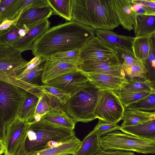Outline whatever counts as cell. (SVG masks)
Here are the masks:
<instances>
[{"label": "cell", "instance_id": "obj_8", "mask_svg": "<svg viewBox=\"0 0 155 155\" xmlns=\"http://www.w3.org/2000/svg\"><path fill=\"white\" fill-rule=\"evenodd\" d=\"M29 122L20 119L18 116L6 126L3 143L4 146V155H17L27 134Z\"/></svg>", "mask_w": 155, "mask_h": 155}, {"label": "cell", "instance_id": "obj_42", "mask_svg": "<svg viewBox=\"0 0 155 155\" xmlns=\"http://www.w3.org/2000/svg\"><path fill=\"white\" fill-rule=\"evenodd\" d=\"M49 6L47 0H23L19 11L20 14L24 10L31 8Z\"/></svg>", "mask_w": 155, "mask_h": 155}, {"label": "cell", "instance_id": "obj_34", "mask_svg": "<svg viewBox=\"0 0 155 155\" xmlns=\"http://www.w3.org/2000/svg\"><path fill=\"white\" fill-rule=\"evenodd\" d=\"M114 49L123 71L139 61L135 58L132 51L118 47L114 48Z\"/></svg>", "mask_w": 155, "mask_h": 155}, {"label": "cell", "instance_id": "obj_13", "mask_svg": "<svg viewBox=\"0 0 155 155\" xmlns=\"http://www.w3.org/2000/svg\"><path fill=\"white\" fill-rule=\"evenodd\" d=\"M79 64L64 60L48 58L43 66L41 81L44 84L48 81L69 72L79 69Z\"/></svg>", "mask_w": 155, "mask_h": 155}, {"label": "cell", "instance_id": "obj_22", "mask_svg": "<svg viewBox=\"0 0 155 155\" xmlns=\"http://www.w3.org/2000/svg\"><path fill=\"white\" fill-rule=\"evenodd\" d=\"M100 137L92 130L81 141L79 148L73 155H95L99 153L103 150Z\"/></svg>", "mask_w": 155, "mask_h": 155}, {"label": "cell", "instance_id": "obj_30", "mask_svg": "<svg viewBox=\"0 0 155 155\" xmlns=\"http://www.w3.org/2000/svg\"><path fill=\"white\" fill-rule=\"evenodd\" d=\"M150 46V37H135L132 51L135 58L144 63L148 57Z\"/></svg>", "mask_w": 155, "mask_h": 155}, {"label": "cell", "instance_id": "obj_36", "mask_svg": "<svg viewBox=\"0 0 155 155\" xmlns=\"http://www.w3.org/2000/svg\"><path fill=\"white\" fill-rule=\"evenodd\" d=\"M152 92L144 91L115 93L118 96L124 108L128 105L144 98Z\"/></svg>", "mask_w": 155, "mask_h": 155}, {"label": "cell", "instance_id": "obj_12", "mask_svg": "<svg viewBox=\"0 0 155 155\" xmlns=\"http://www.w3.org/2000/svg\"><path fill=\"white\" fill-rule=\"evenodd\" d=\"M89 81L88 75L78 69L56 77L45 84L54 86L71 96Z\"/></svg>", "mask_w": 155, "mask_h": 155}, {"label": "cell", "instance_id": "obj_26", "mask_svg": "<svg viewBox=\"0 0 155 155\" xmlns=\"http://www.w3.org/2000/svg\"><path fill=\"white\" fill-rule=\"evenodd\" d=\"M153 112L139 110H125L121 127L142 124L152 120Z\"/></svg>", "mask_w": 155, "mask_h": 155}, {"label": "cell", "instance_id": "obj_17", "mask_svg": "<svg viewBox=\"0 0 155 155\" xmlns=\"http://www.w3.org/2000/svg\"><path fill=\"white\" fill-rule=\"evenodd\" d=\"M95 34L97 37L113 49L118 47L132 51L135 37L120 35L107 30H96Z\"/></svg>", "mask_w": 155, "mask_h": 155}, {"label": "cell", "instance_id": "obj_20", "mask_svg": "<svg viewBox=\"0 0 155 155\" xmlns=\"http://www.w3.org/2000/svg\"><path fill=\"white\" fill-rule=\"evenodd\" d=\"M41 119L56 126L73 130L76 123L64 108L52 110L43 115Z\"/></svg>", "mask_w": 155, "mask_h": 155}, {"label": "cell", "instance_id": "obj_44", "mask_svg": "<svg viewBox=\"0 0 155 155\" xmlns=\"http://www.w3.org/2000/svg\"><path fill=\"white\" fill-rule=\"evenodd\" d=\"M46 60L39 56H35L30 61L26 68L17 76L23 75L37 67Z\"/></svg>", "mask_w": 155, "mask_h": 155}, {"label": "cell", "instance_id": "obj_40", "mask_svg": "<svg viewBox=\"0 0 155 155\" xmlns=\"http://www.w3.org/2000/svg\"><path fill=\"white\" fill-rule=\"evenodd\" d=\"M121 126L117 124L109 123L99 119V121L93 130L101 137L109 133L120 130Z\"/></svg>", "mask_w": 155, "mask_h": 155}, {"label": "cell", "instance_id": "obj_27", "mask_svg": "<svg viewBox=\"0 0 155 155\" xmlns=\"http://www.w3.org/2000/svg\"><path fill=\"white\" fill-rule=\"evenodd\" d=\"M23 0H0V23L18 18Z\"/></svg>", "mask_w": 155, "mask_h": 155}, {"label": "cell", "instance_id": "obj_15", "mask_svg": "<svg viewBox=\"0 0 155 155\" xmlns=\"http://www.w3.org/2000/svg\"><path fill=\"white\" fill-rule=\"evenodd\" d=\"M50 24V22L47 19L32 26L24 36L18 39L12 46L23 52L31 50L35 42L49 29Z\"/></svg>", "mask_w": 155, "mask_h": 155}, {"label": "cell", "instance_id": "obj_9", "mask_svg": "<svg viewBox=\"0 0 155 155\" xmlns=\"http://www.w3.org/2000/svg\"><path fill=\"white\" fill-rule=\"evenodd\" d=\"M23 51L12 45H0V72L18 75L29 61L22 57Z\"/></svg>", "mask_w": 155, "mask_h": 155}, {"label": "cell", "instance_id": "obj_1", "mask_svg": "<svg viewBox=\"0 0 155 155\" xmlns=\"http://www.w3.org/2000/svg\"><path fill=\"white\" fill-rule=\"evenodd\" d=\"M95 30L75 21L49 28L34 43L35 56L46 60L58 53L80 49L94 36Z\"/></svg>", "mask_w": 155, "mask_h": 155}, {"label": "cell", "instance_id": "obj_32", "mask_svg": "<svg viewBox=\"0 0 155 155\" xmlns=\"http://www.w3.org/2000/svg\"><path fill=\"white\" fill-rule=\"evenodd\" d=\"M150 49L147 59L143 63L147 71V79L155 90V38L150 37Z\"/></svg>", "mask_w": 155, "mask_h": 155}, {"label": "cell", "instance_id": "obj_24", "mask_svg": "<svg viewBox=\"0 0 155 155\" xmlns=\"http://www.w3.org/2000/svg\"><path fill=\"white\" fill-rule=\"evenodd\" d=\"M133 29L135 38L150 37L155 33V16L138 15Z\"/></svg>", "mask_w": 155, "mask_h": 155}, {"label": "cell", "instance_id": "obj_23", "mask_svg": "<svg viewBox=\"0 0 155 155\" xmlns=\"http://www.w3.org/2000/svg\"><path fill=\"white\" fill-rule=\"evenodd\" d=\"M123 133L144 139H155V119L137 125L121 127Z\"/></svg>", "mask_w": 155, "mask_h": 155}, {"label": "cell", "instance_id": "obj_18", "mask_svg": "<svg viewBox=\"0 0 155 155\" xmlns=\"http://www.w3.org/2000/svg\"><path fill=\"white\" fill-rule=\"evenodd\" d=\"M81 143V141L74 136L55 146L25 155H73L78 149Z\"/></svg>", "mask_w": 155, "mask_h": 155}, {"label": "cell", "instance_id": "obj_45", "mask_svg": "<svg viewBox=\"0 0 155 155\" xmlns=\"http://www.w3.org/2000/svg\"><path fill=\"white\" fill-rule=\"evenodd\" d=\"M133 10L138 15H146V13L142 7L135 2L134 0H130Z\"/></svg>", "mask_w": 155, "mask_h": 155}, {"label": "cell", "instance_id": "obj_50", "mask_svg": "<svg viewBox=\"0 0 155 155\" xmlns=\"http://www.w3.org/2000/svg\"><path fill=\"white\" fill-rule=\"evenodd\" d=\"M152 120L155 119V111L153 112V114L152 116Z\"/></svg>", "mask_w": 155, "mask_h": 155}, {"label": "cell", "instance_id": "obj_19", "mask_svg": "<svg viewBox=\"0 0 155 155\" xmlns=\"http://www.w3.org/2000/svg\"><path fill=\"white\" fill-rule=\"evenodd\" d=\"M87 74L89 81L101 90L117 91L123 83L127 79L126 78L107 74L97 73Z\"/></svg>", "mask_w": 155, "mask_h": 155}, {"label": "cell", "instance_id": "obj_6", "mask_svg": "<svg viewBox=\"0 0 155 155\" xmlns=\"http://www.w3.org/2000/svg\"><path fill=\"white\" fill-rule=\"evenodd\" d=\"M100 143L101 147L105 150L155 154V139L142 138L117 130L101 137Z\"/></svg>", "mask_w": 155, "mask_h": 155}, {"label": "cell", "instance_id": "obj_51", "mask_svg": "<svg viewBox=\"0 0 155 155\" xmlns=\"http://www.w3.org/2000/svg\"><path fill=\"white\" fill-rule=\"evenodd\" d=\"M151 36L155 38V33Z\"/></svg>", "mask_w": 155, "mask_h": 155}, {"label": "cell", "instance_id": "obj_5", "mask_svg": "<svg viewBox=\"0 0 155 155\" xmlns=\"http://www.w3.org/2000/svg\"><path fill=\"white\" fill-rule=\"evenodd\" d=\"M27 92L0 81V141H3L7 125L18 116Z\"/></svg>", "mask_w": 155, "mask_h": 155}, {"label": "cell", "instance_id": "obj_31", "mask_svg": "<svg viewBox=\"0 0 155 155\" xmlns=\"http://www.w3.org/2000/svg\"><path fill=\"white\" fill-rule=\"evenodd\" d=\"M39 98L35 114L42 117L51 110L58 108H65V106L49 94L43 92Z\"/></svg>", "mask_w": 155, "mask_h": 155}, {"label": "cell", "instance_id": "obj_21", "mask_svg": "<svg viewBox=\"0 0 155 155\" xmlns=\"http://www.w3.org/2000/svg\"><path fill=\"white\" fill-rule=\"evenodd\" d=\"M15 74L0 72V81L22 89L28 93L40 97L42 96V85L27 83L19 79Z\"/></svg>", "mask_w": 155, "mask_h": 155}, {"label": "cell", "instance_id": "obj_38", "mask_svg": "<svg viewBox=\"0 0 155 155\" xmlns=\"http://www.w3.org/2000/svg\"><path fill=\"white\" fill-rule=\"evenodd\" d=\"M124 71L125 75L130 78H139L147 79V70L143 64L140 61H138Z\"/></svg>", "mask_w": 155, "mask_h": 155}, {"label": "cell", "instance_id": "obj_4", "mask_svg": "<svg viewBox=\"0 0 155 155\" xmlns=\"http://www.w3.org/2000/svg\"><path fill=\"white\" fill-rule=\"evenodd\" d=\"M101 91L88 81L70 96L64 106L66 111L76 122L94 120Z\"/></svg>", "mask_w": 155, "mask_h": 155}, {"label": "cell", "instance_id": "obj_25", "mask_svg": "<svg viewBox=\"0 0 155 155\" xmlns=\"http://www.w3.org/2000/svg\"><path fill=\"white\" fill-rule=\"evenodd\" d=\"M114 91L115 93L144 91L153 92L155 91V90L147 79L135 78L127 79L118 90Z\"/></svg>", "mask_w": 155, "mask_h": 155}, {"label": "cell", "instance_id": "obj_10", "mask_svg": "<svg viewBox=\"0 0 155 155\" xmlns=\"http://www.w3.org/2000/svg\"><path fill=\"white\" fill-rule=\"evenodd\" d=\"M116 55L115 50L97 37L89 40L80 49V59L82 62L110 59Z\"/></svg>", "mask_w": 155, "mask_h": 155}, {"label": "cell", "instance_id": "obj_16", "mask_svg": "<svg viewBox=\"0 0 155 155\" xmlns=\"http://www.w3.org/2000/svg\"><path fill=\"white\" fill-rule=\"evenodd\" d=\"M115 10L120 25L129 31L133 29L137 14L133 10L130 0H114Z\"/></svg>", "mask_w": 155, "mask_h": 155}, {"label": "cell", "instance_id": "obj_3", "mask_svg": "<svg viewBox=\"0 0 155 155\" xmlns=\"http://www.w3.org/2000/svg\"><path fill=\"white\" fill-rule=\"evenodd\" d=\"M29 122V127L17 155H25L55 146L75 136L73 130L41 119Z\"/></svg>", "mask_w": 155, "mask_h": 155}, {"label": "cell", "instance_id": "obj_41", "mask_svg": "<svg viewBox=\"0 0 155 155\" xmlns=\"http://www.w3.org/2000/svg\"><path fill=\"white\" fill-rule=\"evenodd\" d=\"M43 71V67L39 66L23 75L17 77L27 83L36 84V81L40 78H41Z\"/></svg>", "mask_w": 155, "mask_h": 155}, {"label": "cell", "instance_id": "obj_11", "mask_svg": "<svg viewBox=\"0 0 155 155\" xmlns=\"http://www.w3.org/2000/svg\"><path fill=\"white\" fill-rule=\"evenodd\" d=\"M79 69L87 74H104L126 78V75L116 55L104 60L83 62Z\"/></svg>", "mask_w": 155, "mask_h": 155}, {"label": "cell", "instance_id": "obj_49", "mask_svg": "<svg viewBox=\"0 0 155 155\" xmlns=\"http://www.w3.org/2000/svg\"><path fill=\"white\" fill-rule=\"evenodd\" d=\"M112 150H105L103 149L99 153L95 155H109Z\"/></svg>", "mask_w": 155, "mask_h": 155}, {"label": "cell", "instance_id": "obj_43", "mask_svg": "<svg viewBox=\"0 0 155 155\" xmlns=\"http://www.w3.org/2000/svg\"><path fill=\"white\" fill-rule=\"evenodd\" d=\"M140 5L146 13V15L155 16V0H134Z\"/></svg>", "mask_w": 155, "mask_h": 155}, {"label": "cell", "instance_id": "obj_35", "mask_svg": "<svg viewBox=\"0 0 155 155\" xmlns=\"http://www.w3.org/2000/svg\"><path fill=\"white\" fill-rule=\"evenodd\" d=\"M20 28L15 23L7 29L0 31V45H12L20 38Z\"/></svg>", "mask_w": 155, "mask_h": 155}, {"label": "cell", "instance_id": "obj_39", "mask_svg": "<svg viewBox=\"0 0 155 155\" xmlns=\"http://www.w3.org/2000/svg\"><path fill=\"white\" fill-rule=\"evenodd\" d=\"M79 54L80 49H77L58 53L49 58L64 60L80 64L82 61L80 59Z\"/></svg>", "mask_w": 155, "mask_h": 155}, {"label": "cell", "instance_id": "obj_7", "mask_svg": "<svg viewBox=\"0 0 155 155\" xmlns=\"http://www.w3.org/2000/svg\"><path fill=\"white\" fill-rule=\"evenodd\" d=\"M124 111L118 96L113 91L101 90L94 112L95 118L117 124L122 120Z\"/></svg>", "mask_w": 155, "mask_h": 155}, {"label": "cell", "instance_id": "obj_37", "mask_svg": "<svg viewBox=\"0 0 155 155\" xmlns=\"http://www.w3.org/2000/svg\"><path fill=\"white\" fill-rule=\"evenodd\" d=\"M42 91L51 96L64 106L70 97V95L61 90L46 84L42 85Z\"/></svg>", "mask_w": 155, "mask_h": 155}, {"label": "cell", "instance_id": "obj_2", "mask_svg": "<svg viewBox=\"0 0 155 155\" xmlns=\"http://www.w3.org/2000/svg\"><path fill=\"white\" fill-rule=\"evenodd\" d=\"M72 20L95 30H112L120 25L114 0H74Z\"/></svg>", "mask_w": 155, "mask_h": 155}, {"label": "cell", "instance_id": "obj_29", "mask_svg": "<svg viewBox=\"0 0 155 155\" xmlns=\"http://www.w3.org/2000/svg\"><path fill=\"white\" fill-rule=\"evenodd\" d=\"M40 98L27 92L18 116L20 119L29 122L33 120Z\"/></svg>", "mask_w": 155, "mask_h": 155}, {"label": "cell", "instance_id": "obj_14", "mask_svg": "<svg viewBox=\"0 0 155 155\" xmlns=\"http://www.w3.org/2000/svg\"><path fill=\"white\" fill-rule=\"evenodd\" d=\"M53 13V11L49 6L26 9L22 12L15 23L19 28L25 25L29 28L48 19Z\"/></svg>", "mask_w": 155, "mask_h": 155}, {"label": "cell", "instance_id": "obj_28", "mask_svg": "<svg viewBox=\"0 0 155 155\" xmlns=\"http://www.w3.org/2000/svg\"><path fill=\"white\" fill-rule=\"evenodd\" d=\"M54 14L69 21L72 18L74 0H47Z\"/></svg>", "mask_w": 155, "mask_h": 155}, {"label": "cell", "instance_id": "obj_33", "mask_svg": "<svg viewBox=\"0 0 155 155\" xmlns=\"http://www.w3.org/2000/svg\"><path fill=\"white\" fill-rule=\"evenodd\" d=\"M125 110L155 111V91L124 108Z\"/></svg>", "mask_w": 155, "mask_h": 155}, {"label": "cell", "instance_id": "obj_46", "mask_svg": "<svg viewBox=\"0 0 155 155\" xmlns=\"http://www.w3.org/2000/svg\"><path fill=\"white\" fill-rule=\"evenodd\" d=\"M18 18L13 20L7 19L2 21L0 23V31L6 30L9 28L16 22Z\"/></svg>", "mask_w": 155, "mask_h": 155}, {"label": "cell", "instance_id": "obj_47", "mask_svg": "<svg viewBox=\"0 0 155 155\" xmlns=\"http://www.w3.org/2000/svg\"><path fill=\"white\" fill-rule=\"evenodd\" d=\"M109 155H135V154L130 151L112 150Z\"/></svg>", "mask_w": 155, "mask_h": 155}, {"label": "cell", "instance_id": "obj_48", "mask_svg": "<svg viewBox=\"0 0 155 155\" xmlns=\"http://www.w3.org/2000/svg\"><path fill=\"white\" fill-rule=\"evenodd\" d=\"M29 30V28L25 25L20 27L18 31V33L21 38L24 36Z\"/></svg>", "mask_w": 155, "mask_h": 155}]
</instances>
